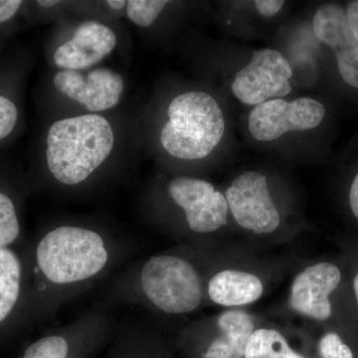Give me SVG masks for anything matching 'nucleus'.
<instances>
[{
    "label": "nucleus",
    "instance_id": "nucleus-1",
    "mask_svg": "<svg viewBox=\"0 0 358 358\" xmlns=\"http://www.w3.org/2000/svg\"><path fill=\"white\" fill-rule=\"evenodd\" d=\"M129 243L96 226L62 223L26 244L30 282L29 329L110 274L131 253Z\"/></svg>",
    "mask_w": 358,
    "mask_h": 358
},
{
    "label": "nucleus",
    "instance_id": "nucleus-2",
    "mask_svg": "<svg viewBox=\"0 0 358 358\" xmlns=\"http://www.w3.org/2000/svg\"><path fill=\"white\" fill-rule=\"evenodd\" d=\"M204 294L203 279L192 260L178 253H160L120 273L107 287L105 301L185 315L199 310Z\"/></svg>",
    "mask_w": 358,
    "mask_h": 358
},
{
    "label": "nucleus",
    "instance_id": "nucleus-3",
    "mask_svg": "<svg viewBox=\"0 0 358 358\" xmlns=\"http://www.w3.org/2000/svg\"><path fill=\"white\" fill-rule=\"evenodd\" d=\"M114 145V129L103 115L59 120L47 131L45 162L48 173L63 187H79L107 162Z\"/></svg>",
    "mask_w": 358,
    "mask_h": 358
},
{
    "label": "nucleus",
    "instance_id": "nucleus-4",
    "mask_svg": "<svg viewBox=\"0 0 358 358\" xmlns=\"http://www.w3.org/2000/svg\"><path fill=\"white\" fill-rule=\"evenodd\" d=\"M169 120L159 141L164 150L182 160L208 157L217 148L225 131V119L217 101L201 91L180 94L169 103Z\"/></svg>",
    "mask_w": 358,
    "mask_h": 358
},
{
    "label": "nucleus",
    "instance_id": "nucleus-5",
    "mask_svg": "<svg viewBox=\"0 0 358 358\" xmlns=\"http://www.w3.org/2000/svg\"><path fill=\"white\" fill-rule=\"evenodd\" d=\"M292 76L293 69L282 53L274 49H260L253 52L249 64L237 73L231 89L240 102L256 107L289 95Z\"/></svg>",
    "mask_w": 358,
    "mask_h": 358
},
{
    "label": "nucleus",
    "instance_id": "nucleus-6",
    "mask_svg": "<svg viewBox=\"0 0 358 358\" xmlns=\"http://www.w3.org/2000/svg\"><path fill=\"white\" fill-rule=\"evenodd\" d=\"M26 244L0 248V336L29 329L30 282Z\"/></svg>",
    "mask_w": 358,
    "mask_h": 358
},
{
    "label": "nucleus",
    "instance_id": "nucleus-7",
    "mask_svg": "<svg viewBox=\"0 0 358 358\" xmlns=\"http://www.w3.org/2000/svg\"><path fill=\"white\" fill-rule=\"evenodd\" d=\"M224 195L233 218L243 229L266 235L279 228L281 215L264 174L245 171L232 181Z\"/></svg>",
    "mask_w": 358,
    "mask_h": 358
},
{
    "label": "nucleus",
    "instance_id": "nucleus-8",
    "mask_svg": "<svg viewBox=\"0 0 358 358\" xmlns=\"http://www.w3.org/2000/svg\"><path fill=\"white\" fill-rule=\"evenodd\" d=\"M167 193L185 214L186 225L194 234H209L227 224L225 195L204 179L178 176L167 183Z\"/></svg>",
    "mask_w": 358,
    "mask_h": 358
},
{
    "label": "nucleus",
    "instance_id": "nucleus-9",
    "mask_svg": "<svg viewBox=\"0 0 358 358\" xmlns=\"http://www.w3.org/2000/svg\"><path fill=\"white\" fill-rule=\"evenodd\" d=\"M326 108L312 98L294 101L274 99L256 106L248 119L252 136L259 141H273L289 131L317 128L324 119Z\"/></svg>",
    "mask_w": 358,
    "mask_h": 358
},
{
    "label": "nucleus",
    "instance_id": "nucleus-10",
    "mask_svg": "<svg viewBox=\"0 0 358 358\" xmlns=\"http://www.w3.org/2000/svg\"><path fill=\"white\" fill-rule=\"evenodd\" d=\"M54 85L58 92L83 106L90 114L115 107L124 90L121 75L109 68H96L87 73L61 70L54 76Z\"/></svg>",
    "mask_w": 358,
    "mask_h": 358
},
{
    "label": "nucleus",
    "instance_id": "nucleus-11",
    "mask_svg": "<svg viewBox=\"0 0 358 358\" xmlns=\"http://www.w3.org/2000/svg\"><path fill=\"white\" fill-rule=\"evenodd\" d=\"M313 29L317 39L333 49L343 81L358 89V40L350 29L345 9L338 3L319 7Z\"/></svg>",
    "mask_w": 358,
    "mask_h": 358
},
{
    "label": "nucleus",
    "instance_id": "nucleus-12",
    "mask_svg": "<svg viewBox=\"0 0 358 358\" xmlns=\"http://www.w3.org/2000/svg\"><path fill=\"white\" fill-rule=\"evenodd\" d=\"M341 281V271L334 264L320 262L308 266L292 282L289 306L308 319L327 320L333 312L329 296Z\"/></svg>",
    "mask_w": 358,
    "mask_h": 358
},
{
    "label": "nucleus",
    "instance_id": "nucleus-13",
    "mask_svg": "<svg viewBox=\"0 0 358 358\" xmlns=\"http://www.w3.org/2000/svg\"><path fill=\"white\" fill-rule=\"evenodd\" d=\"M117 41V35L109 26L95 20L84 21L72 38L57 47L54 63L62 70L88 69L109 56Z\"/></svg>",
    "mask_w": 358,
    "mask_h": 358
},
{
    "label": "nucleus",
    "instance_id": "nucleus-14",
    "mask_svg": "<svg viewBox=\"0 0 358 358\" xmlns=\"http://www.w3.org/2000/svg\"><path fill=\"white\" fill-rule=\"evenodd\" d=\"M103 308L101 305L90 308L64 326L39 336L26 346L21 358H71L74 345L93 326Z\"/></svg>",
    "mask_w": 358,
    "mask_h": 358
},
{
    "label": "nucleus",
    "instance_id": "nucleus-15",
    "mask_svg": "<svg viewBox=\"0 0 358 358\" xmlns=\"http://www.w3.org/2000/svg\"><path fill=\"white\" fill-rule=\"evenodd\" d=\"M264 294L262 280L257 275L227 268L212 275L207 294L216 305L227 308L243 307L258 301Z\"/></svg>",
    "mask_w": 358,
    "mask_h": 358
},
{
    "label": "nucleus",
    "instance_id": "nucleus-16",
    "mask_svg": "<svg viewBox=\"0 0 358 358\" xmlns=\"http://www.w3.org/2000/svg\"><path fill=\"white\" fill-rule=\"evenodd\" d=\"M217 327L220 333L202 358H244L249 339L255 331L252 315L239 308L225 310L217 317Z\"/></svg>",
    "mask_w": 358,
    "mask_h": 358
},
{
    "label": "nucleus",
    "instance_id": "nucleus-17",
    "mask_svg": "<svg viewBox=\"0 0 358 358\" xmlns=\"http://www.w3.org/2000/svg\"><path fill=\"white\" fill-rule=\"evenodd\" d=\"M23 185L0 176V248L27 243L23 224Z\"/></svg>",
    "mask_w": 358,
    "mask_h": 358
},
{
    "label": "nucleus",
    "instance_id": "nucleus-18",
    "mask_svg": "<svg viewBox=\"0 0 358 358\" xmlns=\"http://www.w3.org/2000/svg\"><path fill=\"white\" fill-rule=\"evenodd\" d=\"M244 358H305L294 352L280 331L274 329H255L248 341Z\"/></svg>",
    "mask_w": 358,
    "mask_h": 358
},
{
    "label": "nucleus",
    "instance_id": "nucleus-19",
    "mask_svg": "<svg viewBox=\"0 0 358 358\" xmlns=\"http://www.w3.org/2000/svg\"><path fill=\"white\" fill-rule=\"evenodd\" d=\"M167 3L162 0H129L127 1V15L134 24L148 28L154 24Z\"/></svg>",
    "mask_w": 358,
    "mask_h": 358
},
{
    "label": "nucleus",
    "instance_id": "nucleus-20",
    "mask_svg": "<svg viewBox=\"0 0 358 358\" xmlns=\"http://www.w3.org/2000/svg\"><path fill=\"white\" fill-rule=\"evenodd\" d=\"M20 122V110L9 96L0 93V143L15 131Z\"/></svg>",
    "mask_w": 358,
    "mask_h": 358
},
{
    "label": "nucleus",
    "instance_id": "nucleus-21",
    "mask_svg": "<svg viewBox=\"0 0 358 358\" xmlns=\"http://www.w3.org/2000/svg\"><path fill=\"white\" fill-rule=\"evenodd\" d=\"M319 352L322 358H353L350 346L336 333L326 334L320 338Z\"/></svg>",
    "mask_w": 358,
    "mask_h": 358
},
{
    "label": "nucleus",
    "instance_id": "nucleus-22",
    "mask_svg": "<svg viewBox=\"0 0 358 358\" xmlns=\"http://www.w3.org/2000/svg\"><path fill=\"white\" fill-rule=\"evenodd\" d=\"M22 6L20 0H0V24L13 20Z\"/></svg>",
    "mask_w": 358,
    "mask_h": 358
},
{
    "label": "nucleus",
    "instance_id": "nucleus-23",
    "mask_svg": "<svg viewBox=\"0 0 358 358\" xmlns=\"http://www.w3.org/2000/svg\"><path fill=\"white\" fill-rule=\"evenodd\" d=\"M285 1L282 0H256L255 7L264 17H272L281 11Z\"/></svg>",
    "mask_w": 358,
    "mask_h": 358
},
{
    "label": "nucleus",
    "instance_id": "nucleus-24",
    "mask_svg": "<svg viewBox=\"0 0 358 358\" xmlns=\"http://www.w3.org/2000/svg\"><path fill=\"white\" fill-rule=\"evenodd\" d=\"M345 10L350 29L358 40V0L350 1L346 6Z\"/></svg>",
    "mask_w": 358,
    "mask_h": 358
},
{
    "label": "nucleus",
    "instance_id": "nucleus-25",
    "mask_svg": "<svg viewBox=\"0 0 358 358\" xmlns=\"http://www.w3.org/2000/svg\"><path fill=\"white\" fill-rule=\"evenodd\" d=\"M350 205L353 215L358 219V173L353 179L350 190Z\"/></svg>",
    "mask_w": 358,
    "mask_h": 358
},
{
    "label": "nucleus",
    "instance_id": "nucleus-26",
    "mask_svg": "<svg viewBox=\"0 0 358 358\" xmlns=\"http://www.w3.org/2000/svg\"><path fill=\"white\" fill-rule=\"evenodd\" d=\"M107 3L113 9H122V7L127 6V1L124 0H110V1H107Z\"/></svg>",
    "mask_w": 358,
    "mask_h": 358
},
{
    "label": "nucleus",
    "instance_id": "nucleus-27",
    "mask_svg": "<svg viewBox=\"0 0 358 358\" xmlns=\"http://www.w3.org/2000/svg\"><path fill=\"white\" fill-rule=\"evenodd\" d=\"M37 3L42 7H52L55 6L58 1H38Z\"/></svg>",
    "mask_w": 358,
    "mask_h": 358
},
{
    "label": "nucleus",
    "instance_id": "nucleus-28",
    "mask_svg": "<svg viewBox=\"0 0 358 358\" xmlns=\"http://www.w3.org/2000/svg\"><path fill=\"white\" fill-rule=\"evenodd\" d=\"M353 289H355V296H357L358 303V274L355 278V281H353Z\"/></svg>",
    "mask_w": 358,
    "mask_h": 358
}]
</instances>
